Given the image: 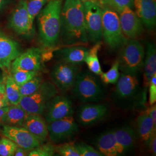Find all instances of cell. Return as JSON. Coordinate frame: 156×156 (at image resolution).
Wrapping results in <instances>:
<instances>
[{
  "mask_svg": "<svg viewBox=\"0 0 156 156\" xmlns=\"http://www.w3.org/2000/svg\"><path fill=\"white\" fill-rule=\"evenodd\" d=\"M89 49L83 46H73L64 48L59 53L62 62L72 64H79L85 61Z\"/></svg>",
  "mask_w": 156,
  "mask_h": 156,
  "instance_id": "603a6c76",
  "label": "cell"
},
{
  "mask_svg": "<svg viewBox=\"0 0 156 156\" xmlns=\"http://www.w3.org/2000/svg\"><path fill=\"white\" fill-rule=\"evenodd\" d=\"M119 13L121 28L127 39H136L144 31L143 24L133 9L126 7Z\"/></svg>",
  "mask_w": 156,
  "mask_h": 156,
  "instance_id": "4fadbf2b",
  "label": "cell"
},
{
  "mask_svg": "<svg viewBox=\"0 0 156 156\" xmlns=\"http://www.w3.org/2000/svg\"><path fill=\"white\" fill-rule=\"evenodd\" d=\"M5 94L9 105H18L22 98L20 86L15 83L11 75L8 76L6 80Z\"/></svg>",
  "mask_w": 156,
  "mask_h": 156,
  "instance_id": "4316f807",
  "label": "cell"
},
{
  "mask_svg": "<svg viewBox=\"0 0 156 156\" xmlns=\"http://www.w3.org/2000/svg\"><path fill=\"white\" fill-rule=\"evenodd\" d=\"M95 145L103 156H118L117 143L113 130L100 135L96 140Z\"/></svg>",
  "mask_w": 156,
  "mask_h": 156,
  "instance_id": "7402d4cb",
  "label": "cell"
},
{
  "mask_svg": "<svg viewBox=\"0 0 156 156\" xmlns=\"http://www.w3.org/2000/svg\"><path fill=\"white\" fill-rule=\"evenodd\" d=\"M27 151H25L24 149H23L22 147H19L17 146V147L16 150L15 151V153H14V156H27Z\"/></svg>",
  "mask_w": 156,
  "mask_h": 156,
  "instance_id": "60d3db41",
  "label": "cell"
},
{
  "mask_svg": "<svg viewBox=\"0 0 156 156\" xmlns=\"http://www.w3.org/2000/svg\"><path fill=\"white\" fill-rule=\"evenodd\" d=\"M28 114L19 104L10 105L2 117L1 123L10 126L23 127Z\"/></svg>",
  "mask_w": 156,
  "mask_h": 156,
  "instance_id": "44dd1931",
  "label": "cell"
},
{
  "mask_svg": "<svg viewBox=\"0 0 156 156\" xmlns=\"http://www.w3.org/2000/svg\"><path fill=\"white\" fill-rule=\"evenodd\" d=\"M45 119L38 114H29L26 117L23 127L34 135L42 144L48 136V125Z\"/></svg>",
  "mask_w": 156,
  "mask_h": 156,
  "instance_id": "d6986e66",
  "label": "cell"
},
{
  "mask_svg": "<svg viewBox=\"0 0 156 156\" xmlns=\"http://www.w3.org/2000/svg\"><path fill=\"white\" fill-rule=\"evenodd\" d=\"M63 0H50L37 16L39 38L43 45L52 48L60 38Z\"/></svg>",
  "mask_w": 156,
  "mask_h": 156,
  "instance_id": "7a4b0ae2",
  "label": "cell"
},
{
  "mask_svg": "<svg viewBox=\"0 0 156 156\" xmlns=\"http://www.w3.org/2000/svg\"><path fill=\"white\" fill-rule=\"evenodd\" d=\"M56 152V148L51 144L39 145L33 150L30 151L27 156H51Z\"/></svg>",
  "mask_w": 156,
  "mask_h": 156,
  "instance_id": "836d02e7",
  "label": "cell"
},
{
  "mask_svg": "<svg viewBox=\"0 0 156 156\" xmlns=\"http://www.w3.org/2000/svg\"><path fill=\"white\" fill-rule=\"evenodd\" d=\"M20 53L19 44L0 30V68H11L12 62Z\"/></svg>",
  "mask_w": 156,
  "mask_h": 156,
  "instance_id": "e0dca14e",
  "label": "cell"
},
{
  "mask_svg": "<svg viewBox=\"0 0 156 156\" xmlns=\"http://www.w3.org/2000/svg\"><path fill=\"white\" fill-rule=\"evenodd\" d=\"M6 0H0V11L2 10L3 7L5 5Z\"/></svg>",
  "mask_w": 156,
  "mask_h": 156,
  "instance_id": "ee69618b",
  "label": "cell"
},
{
  "mask_svg": "<svg viewBox=\"0 0 156 156\" xmlns=\"http://www.w3.org/2000/svg\"><path fill=\"white\" fill-rule=\"evenodd\" d=\"M2 82H2V79L1 75H0V83H2Z\"/></svg>",
  "mask_w": 156,
  "mask_h": 156,
  "instance_id": "bcb514c9",
  "label": "cell"
},
{
  "mask_svg": "<svg viewBox=\"0 0 156 156\" xmlns=\"http://www.w3.org/2000/svg\"><path fill=\"white\" fill-rule=\"evenodd\" d=\"M149 103L151 105L155 104L156 101V73L151 79L149 82Z\"/></svg>",
  "mask_w": 156,
  "mask_h": 156,
  "instance_id": "8d00e7d4",
  "label": "cell"
},
{
  "mask_svg": "<svg viewBox=\"0 0 156 156\" xmlns=\"http://www.w3.org/2000/svg\"><path fill=\"white\" fill-rule=\"evenodd\" d=\"M90 71L78 72L73 85V94L84 103L99 101L105 94L100 81Z\"/></svg>",
  "mask_w": 156,
  "mask_h": 156,
  "instance_id": "277c9868",
  "label": "cell"
},
{
  "mask_svg": "<svg viewBox=\"0 0 156 156\" xmlns=\"http://www.w3.org/2000/svg\"><path fill=\"white\" fill-rule=\"evenodd\" d=\"M42 51L33 47L20 53L12 62L11 72L16 70L38 71L41 68Z\"/></svg>",
  "mask_w": 156,
  "mask_h": 156,
  "instance_id": "9a60e30c",
  "label": "cell"
},
{
  "mask_svg": "<svg viewBox=\"0 0 156 156\" xmlns=\"http://www.w3.org/2000/svg\"><path fill=\"white\" fill-rule=\"evenodd\" d=\"M117 146L118 156L131 150L135 144L136 135L133 128L124 126L113 130Z\"/></svg>",
  "mask_w": 156,
  "mask_h": 156,
  "instance_id": "ffe728a7",
  "label": "cell"
},
{
  "mask_svg": "<svg viewBox=\"0 0 156 156\" xmlns=\"http://www.w3.org/2000/svg\"><path fill=\"white\" fill-rule=\"evenodd\" d=\"M88 1H94V2H98L99 4H100L101 2L103 1V0H88Z\"/></svg>",
  "mask_w": 156,
  "mask_h": 156,
  "instance_id": "f6af8a7d",
  "label": "cell"
},
{
  "mask_svg": "<svg viewBox=\"0 0 156 156\" xmlns=\"http://www.w3.org/2000/svg\"><path fill=\"white\" fill-rule=\"evenodd\" d=\"M101 47V43L97 42L91 49H89L88 53L84 62L86 63L91 73L96 75H100L102 73L100 62L98 58V53Z\"/></svg>",
  "mask_w": 156,
  "mask_h": 156,
  "instance_id": "484cf974",
  "label": "cell"
},
{
  "mask_svg": "<svg viewBox=\"0 0 156 156\" xmlns=\"http://www.w3.org/2000/svg\"><path fill=\"white\" fill-rule=\"evenodd\" d=\"M1 133L4 136L12 140L18 146L27 152L33 150L41 145L37 139L23 127L2 124L1 128Z\"/></svg>",
  "mask_w": 156,
  "mask_h": 156,
  "instance_id": "7c38bea8",
  "label": "cell"
},
{
  "mask_svg": "<svg viewBox=\"0 0 156 156\" xmlns=\"http://www.w3.org/2000/svg\"><path fill=\"white\" fill-rule=\"evenodd\" d=\"M8 106H6V107H4V108H2L0 109V122H1V119H2V117L3 116V115H4V113L7 111V109L8 108Z\"/></svg>",
  "mask_w": 156,
  "mask_h": 156,
  "instance_id": "7bdbcfd3",
  "label": "cell"
},
{
  "mask_svg": "<svg viewBox=\"0 0 156 156\" xmlns=\"http://www.w3.org/2000/svg\"><path fill=\"white\" fill-rule=\"evenodd\" d=\"M101 5H105L119 13L126 7L133 9L134 0H103Z\"/></svg>",
  "mask_w": 156,
  "mask_h": 156,
  "instance_id": "d6a6232c",
  "label": "cell"
},
{
  "mask_svg": "<svg viewBox=\"0 0 156 156\" xmlns=\"http://www.w3.org/2000/svg\"><path fill=\"white\" fill-rule=\"evenodd\" d=\"M134 11L145 27L153 30L156 24V0H134Z\"/></svg>",
  "mask_w": 156,
  "mask_h": 156,
  "instance_id": "ac0fdd59",
  "label": "cell"
},
{
  "mask_svg": "<svg viewBox=\"0 0 156 156\" xmlns=\"http://www.w3.org/2000/svg\"><path fill=\"white\" fill-rule=\"evenodd\" d=\"M12 77L15 83L19 86L27 83L30 80L33 78L38 74V71H26V70H16L12 71Z\"/></svg>",
  "mask_w": 156,
  "mask_h": 156,
  "instance_id": "f546056e",
  "label": "cell"
},
{
  "mask_svg": "<svg viewBox=\"0 0 156 156\" xmlns=\"http://www.w3.org/2000/svg\"><path fill=\"white\" fill-rule=\"evenodd\" d=\"M9 105H10L7 100V99L0 100V109L6 107V106H8Z\"/></svg>",
  "mask_w": 156,
  "mask_h": 156,
  "instance_id": "b9f144b4",
  "label": "cell"
},
{
  "mask_svg": "<svg viewBox=\"0 0 156 156\" xmlns=\"http://www.w3.org/2000/svg\"><path fill=\"white\" fill-rule=\"evenodd\" d=\"M120 48L117 58L119 71L126 74L138 75L144 64L145 49L143 45L136 39H127Z\"/></svg>",
  "mask_w": 156,
  "mask_h": 156,
  "instance_id": "3957f363",
  "label": "cell"
},
{
  "mask_svg": "<svg viewBox=\"0 0 156 156\" xmlns=\"http://www.w3.org/2000/svg\"><path fill=\"white\" fill-rule=\"evenodd\" d=\"M58 94L56 86L50 82H43L33 94L23 97L19 104L29 114L42 115L45 112L50 101Z\"/></svg>",
  "mask_w": 156,
  "mask_h": 156,
  "instance_id": "8992f818",
  "label": "cell"
},
{
  "mask_svg": "<svg viewBox=\"0 0 156 156\" xmlns=\"http://www.w3.org/2000/svg\"><path fill=\"white\" fill-rule=\"evenodd\" d=\"M48 135L54 143H60L71 138L78 131V126L73 116L48 123Z\"/></svg>",
  "mask_w": 156,
  "mask_h": 156,
  "instance_id": "8fae6325",
  "label": "cell"
},
{
  "mask_svg": "<svg viewBox=\"0 0 156 156\" xmlns=\"http://www.w3.org/2000/svg\"><path fill=\"white\" fill-rule=\"evenodd\" d=\"M27 1V0H26ZM50 0H28L27 1V9L31 19L34 21L40 11Z\"/></svg>",
  "mask_w": 156,
  "mask_h": 156,
  "instance_id": "4dcf8cb0",
  "label": "cell"
},
{
  "mask_svg": "<svg viewBox=\"0 0 156 156\" xmlns=\"http://www.w3.org/2000/svg\"><path fill=\"white\" fill-rule=\"evenodd\" d=\"M17 145L5 136L0 138V156H13Z\"/></svg>",
  "mask_w": 156,
  "mask_h": 156,
  "instance_id": "1f68e13d",
  "label": "cell"
},
{
  "mask_svg": "<svg viewBox=\"0 0 156 156\" xmlns=\"http://www.w3.org/2000/svg\"><path fill=\"white\" fill-rule=\"evenodd\" d=\"M136 124L138 135L140 140L146 142L152 134L156 131V124L145 112L138 117Z\"/></svg>",
  "mask_w": 156,
  "mask_h": 156,
  "instance_id": "d4e9b609",
  "label": "cell"
},
{
  "mask_svg": "<svg viewBox=\"0 0 156 156\" xmlns=\"http://www.w3.org/2000/svg\"><path fill=\"white\" fill-rule=\"evenodd\" d=\"M26 4V0L19 1L9 16L8 27L19 35L31 38L35 33L34 21L28 14Z\"/></svg>",
  "mask_w": 156,
  "mask_h": 156,
  "instance_id": "ba28073f",
  "label": "cell"
},
{
  "mask_svg": "<svg viewBox=\"0 0 156 156\" xmlns=\"http://www.w3.org/2000/svg\"><path fill=\"white\" fill-rule=\"evenodd\" d=\"M83 6L87 38L97 43L102 38L101 6L99 3L91 1L84 2Z\"/></svg>",
  "mask_w": 156,
  "mask_h": 156,
  "instance_id": "9c48e42d",
  "label": "cell"
},
{
  "mask_svg": "<svg viewBox=\"0 0 156 156\" xmlns=\"http://www.w3.org/2000/svg\"><path fill=\"white\" fill-rule=\"evenodd\" d=\"M144 81L148 86L151 77L156 73V49L155 45L149 42L147 45L146 57L144 60Z\"/></svg>",
  "mask_w": 156,
  "mask_h": 156,
  "instance_id": "cb8c5ba5",
  "label": "cell"
},
{
  "mask_svg": "<svg viewBox=\"0 0 156 156\" xmlns=\"http://www.w3.org/2000/svg\"><path fill=\"white\" fill-rule=\"evenodd\" d=\"M113 93L114 100L120 104H129L140 95V80L136 75L122 73Z\"/></svg>",
  "mask_w": 156,
  "mask_h": 156,
  "instance_id": "52a82bcc",
  "label": "cell"
},
{
  "mask_svg": "<svg viewBox=\"0 0 156 156\" xmlns=\"http://www.w3.org/2000/svg\"><path fill=\"white\" fill-rule=\"evenodd\" d=\"M78 73L76 65L62 62L53 67L50 76L56 87L65 92L73 88Z\"/></svg>",
  "mask_w": 156,
  "mask_h": 156,
  "instance_id": "30bf717a",
  "label": "cell"
},
{
  "mask_svg": "<svg viewBox=\"0 0 156 156\" xmlns=\"http://www.w3.org/2000/svg\"><path fill=\"white\" fill-rule=\"evenodd\" d=\"M42 83V78L37 74L27 83L20 86V92L22 97L33 94L39 89Z\"/></svg>",
  "mask_w": 156,
  "mask_h": 156,
  "instance_id": "83f0119b",
  "label": "cell"
},
{
  "mask_svg": "<svg viewBox=\"0 0 156 156\" xmlns=\"http://www.w3.org/2000/svg\"><path fill=\"white\" fill-rule=\"evenodd\" d=\"M108 112V108L104 104H84L77 112L78 122L84 126H90L103 119Z\"/></svg>",
  "mask_w": 156,
  "mask_h": 156,
  "instance_id": "2e32d148",
  "label": "cell"
},
{
  "mask_svg": "<svg viewBox=\"0 0 156 156\" xmlns=\"http://www.w3.org/2000/svg\"><path fill=\"white\" fill-rule=\"evenodd\" d=\"M56 152L62 156H79L75 143L69 142L55 147Z\"/></svg>",
  "mask_w": 156,
  "mask_h": 156,
  "instance_id": "e575fe53",
  "label": "cell"
},
{
  "mask_svg": "<svg viewBox=\"0 0 156 156\" xmlns=\"http://www.w3.org/2000/svg\"><path fill=\"white\" fill-rule=\"evenodd\" d=\"M100 5L102 8V37L110 48L116 49L120 48L127 38L123 34L119 13L108 6Z\"/></svg>",
  "mask_w": 156,
  "mask_h": 156,
  "instance_id": "5b68a950",
  "label": "cell"
},
{
  "mask_svg": "<svg viewBox=\"0 0 156 156\" xmlns=\"http://www.w3.org/2000/svg\"><path fill=\"white\" fill-rule=\"evenodd\" d=\"M146 145L151 151L153 155L156 156V131H154L149 138L146 142Z\"/></svg>",
  "mask_w": 156,
  "mask_h": 156,
  "instance_id": "74e56055",
  "label": "cell"
},
{
  "mask_svg": "<svg viewBox=\"0 0 156 156\" xmlns=\"http://www.w3.org/2000/svg\"><path fill=\"white\" fill-rule=\"evenodd\" d=\"M6 99L5 94V83H0V100Z\"/></svg>",
  "mask_w": 156,
  "mask_h": 156,
  "instance_id": "ab89813d",
  "label": "cell"
},
{
  "mask_svg": "<svg viewBox=\"0 0 156 156\" xmlns=\"http://www.w3.org/2000/svg\"><path fill=\"white\" fill-rule=\"evenodd\" d=\"M2 126V124L0 122V133H1V128Z\"/></svg>",
  "mask_w": 156,
  "mask_h": 156,
  "instance_id": "7dc6e473",
  "label": "cell"
},
{
  "mask_svg": "<svg viewBox=\"0 0 156 156\" xmlns=\"http://www.w3.org/2000/svg\"><path fill=\"white\" fill-rule=\"evenodd\" d=\"M151 107L149 108L146 111V113H147L150 117L152 119L154 123L156 124V106L155 104L151 105Z\"/></svg>",
  "mask_w": 156,
  "mask_h": 156,
  "instance_id": "f35d334b",
  "label": "cell"
},
{
  "mask_svg": "<svg viewBox=\"0 0 156 156\" xmlns=\"http://www.w3.org/2000/svg\"><path fill=\"white\" fill-rule=\"evenodd\" d=\"M73 114L72 102L68 98L56 95L50 101L45 111V121L49 123Z\"/></svg>",
  "mask_w": 156,
  "mask_h": 156,
  "instance_id": "5bb4252c",
  "label": "cell"
},
{
  "mask_svg": "<svg viewBox=\"0 0 156 156\" xmlns=\"http://www.w3.org/2000/svg\"><path fill=\"white\" fill-rule=\"evenodd\" d=\"M101 79L104 83L116 84L120 77L119 62L117 59L106 73H101Z\"/></svg>",
  "mask_w": 156,
  "mask_h": 156,
  "instance_id": "f1b7e54d",
  "label": "cell"
},
{
  "mask_svg": "<svg viewBox=\"0 0 156 156\" xmlns=\"http://www.w3.org/2000/svg\"><path fill=\"white\" fill-rule=\"evenodd\" d=\"M60 38L66 44L88 41L83 2L79 0L63 1Z\"/></svg>",
  "mask_w": 156,
  "mask_h": 156,
  "instance_id": "6da1fadb",
  "label": "cell"
},
{
  "mask_svg": "<svg viewBox=\"0 0 156 156\" xmlns=\"http://www.w3.org/2000/svg\"><path fill=\"white\" fill-rule=\"evenodd\" d=\"M75 147L79 156H102L103 155L98 151L95 149L91 146L83 142L75 144Z\"/></svg>",
  "mask_w": 156,
  "mask_h": 156,
  "instance_id": "d590c367",
  "label": "cell"
},
{
  "mask_svg": "<svg viewBox=\"0 0 156 156\" xmlns=\"http://www.w3.org/2000/svg\"><path fill=\"white\" fill-rule=\"evenodd\" d=\"M79 1H82V2H85V1H88V0H79Z\"/></svg>",
  "mask_w": 156,
  "mask_h": 156,
  "instance_id": "c3c4849f",
  "label": "cell"
}]
</instances>
